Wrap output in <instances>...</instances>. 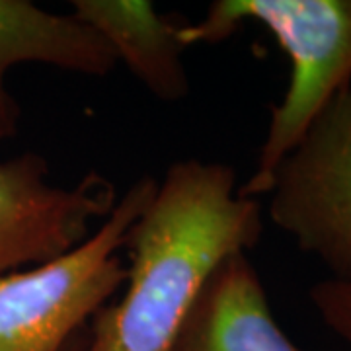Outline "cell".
Wrapping results in <instances>:
<instances>
[{
    "mask_svg": "<svg viewBox=\"0 0 351 351\" xmlns=\"http://www.w3.org/2000/svg\"><path fill=\"white\" fill-rule=\"evenodd\" d=\"M82 346H84V341H82L80 338H76L75 341L71 343V348H69L66 351H82Z\"/></svg>",
    "mask_w": 351,
    "mask_h": 351,
    "instance_id": "30bf717a",
    "label": "cell"
},
{
    "mask_svg": "<svg viewBox=\"0 0 351 351\" xmlns=\"http://www.w3.org/2000/svg\"><path fill=\"white\" fill-rule=\"evenodd\" d=\"M170 351H302L281 330L246 254L226 260L203 289Z\"/></svg>",
    "mask_w": 351,
    "mask_h": 351,
    "instance_id": "52a82bcc",
    "label": "cell"
},
{
    "mask_svg": "<svg viewBox=\"0 0 351 351\" xmlns=\"http://www.w3.org/2000/svg\"><path fill=\"white\" fill-rule=\"evenodd\" d=\"M262 230V203L240 193L232 166L170 164L127 234L121 299L92 318L82 351L172 350L211 276Z\"/></svg>",
    "mask_w": 351,
    "mask_h": 351,
    "instance_id": "6da1fadb",
    "label": "cell"
},
{
    "mask_svg": "<svg viewBox=\"0 0 351 351\" xmlns=\"http://www.w3.org/2000/svg\"><path fill=\"white\" fill-rule=\"evenodd\" d=\"M24 63L84 76H106L119 64L106 39L73 14L49 12L29 0H0V141L18 133L22 110L6 78Z\"/></svg>",
    "mask_w": 351,
    "mask_h": 351,
    "instance_id": "8992f818",
    "label": "cell"
},
{
    "mask_svg": "<svg viewBox=\"0 0 351 351\" xmlns=\"http://www.w3.org/2000/svg\"><path fill=\"white\" fill-rule=\"evenodd\" d=\"M314 311L351 351V283L324 279L308 291Z\"/></svg>",
    "mask_w": 351,
    "mask_h": 351,
    "instance_id": "9c48e42d",
    "label": "cell"
},
{
    "mask_svg": "<svg viewBox=\"0 0 351 351\" xmlns=\"http://www.w3.org/2000/svg\"><path fill=\"white\" fill-rule=\"evenodd\" d=\"M117 188L100 172L75 186L49 182V162L38 152L0 160V274L53 260L92 234L117 203Z\"/></svg>",
    "mask_w": 351,
    "mask_h": 351,
    "instance_id": "5b68a950",
    "label": "cell"
},
{
    "mask_svg": "<svg viewBox=\"0 0 351 351\" xmlns=\"http://www.w3.org/2000/svg\"><path fill=\"white\" fill-rule=\"evenodd\" d=\"M73 16L106 39L117 63L158 100L174 104L189 94L180 38V16L156 12L149 0H73Z\"/></svg>",
    "mask_w": 351,
    "mask_h": 351,
    "instance_id": "ba28073f",
    "label": "cell"
},
{
    "mask_svg": "<svg viewBox=\"0 0 351 351\" xmlns=\"http://www.w3.org/2000/svg\"><path fill=\"white\" fill-rule=\"evenodd\" d=\"M271 223L351 283V84L308 127L269 180Z\"/></svg>",
    "mask_w": 351,
    "mask_h": 351,
    "instance_id": "277c9868",
    "label": "cell"
},
{
    "mask_svg": "<svg viewBox=\"0 0 351 351\" xmlns=\"http://www.w3.org/2000/svg\"><path fill=\"white\" fill-rule=\"evenodd\" d=\"M263 25L291 63L289 84L271 106L254 174L240 193H267L279 162L297 147L314 119L351 84V0H215L199 22L182 25L186 47L219 43L239 25Z\"/></svg>",
    "mask_w": 351,
    "mask_h": 351,
    "instance_id": "7a4b0ae2",
    "label": "cell"
},
{
    "mask_svg": "<svg viewBox=\"0 0 351 351\" xmlns=\"http://www.w3.org/2000/svg\"><path fill=\"white\" fill-rule=\"evenodd\" d=\"M156 182L143 176L78 246L29 269L0 274V351H66L125 285L119 252Z\"/></svg>",
    "mask_w": 351,
    "mask_h": 351,
    "instance_id": "3957f363",
    "label": "cell"
}]
</instances>
